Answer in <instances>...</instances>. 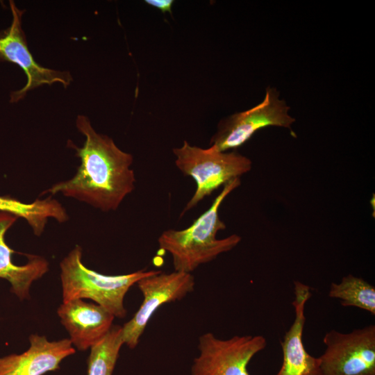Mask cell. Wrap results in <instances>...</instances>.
Masks as SVG:
<instances>
[{
  "mask_svg": "<svg viewBox=\"0 0 375 375\" xmlns=\"http://www.w3.org/2000/svg\"><path fill=\"white\" fill-rule=\"evenodd\" d=\"M76 126L85 139L81 147L68 142L80 160L76 174L41 195L61 194L103 212L115 211L135 189L133 157L111 138L97 133L87 116L78 115Z\"/></svg>",
  "mask_w": 375,
  "mask_h": 375,
  "instance_id": "cell-1",
  "label": "cell"
},
{
  "mask_svg": "<svg viewBox=\"0 0 375 375\" xmlns=\"http://www.w3.org/2000/svg\"><path fill=\"white\" fill-rule=\"evenodd\" d=\"M240 185V178L226 184L210 207L189 227L168 229L160 234L158 238L159 249L172 256L174 271L192 274L200 265L232 250L240 243L241 237L236 234L217 238L219 231L226 228V224L219 217V208L226 197Z\"/></svg>",
  "mask_w": 375,
  "mask_h": 375,
  "instance_id": "cell-2",
  "label": "cell"
},
{
  "mask_svg": "<svg viewBox=\"0 0 375 375\" xmlns=\"http://www.w3.org/2000/svg\"><path fill=\"white\" fill-rule=\"evenodd\" d=\"M62 302L89 299L115 317L126 315L124 299L129 288L156 270H139L121 275H105L86 267L82 262V248L76 245L60 264Z\"/></svg>",
  "mask_w": 375,
  "mask_h": 375,
  "instance_id": "cell-3",
  "label": "cell"
},
{
  "mask_svg": "<svg viewBox=\"0 0 375 375\" xmlns=\"http://www.w3.org/2000/svg\"><path fill=\"white\" fill-rule=\"evenodd\" d=\"M175 165L184 176L196 183V190L183 209L181 217L222 185L249 172L252 166L247 157L235 151H220L215 147L203 149L184 141L172 149Z\"/></svg>",
  "mask_w": 375,
  "mask_h": 375,
  "instance_id": "cell-4",
  "label": "cell"
},
{
  "mask_svg": "<svg viewBox=\"0 0 375 375\" xmlns=\"http://www.w3.org/2000/svg\"><path fill=\"white\" fill-rule=\"evenodd\" d=\"M326 347L318 357L322 375H375V326L342 333L335 329L323 338Z\"/></svg>",
  "mask_w": 375,
  "mask_h": 375,
  "instance_id": "cell-5",
  "label": "cell"
},
{
  "mask_svg": "<svg viewBox=\"0 0 375 375\" xmlns=\"http://www.w3.org/2000/svg\"><path fill=\"white\" fill-rule=\"evenodd\" d=\"M266 346L260 335L220 339L205 333L199 338V355L193 360L191 375H249V362Z\"/></svg>",
  "mask_w": 375,
  "mask_h": 375,
  "instance_id": "cell-6",
  "label": "cell"
},
{
  "mask_svg": "<svg viewBox=\"0 0 375 375\" xmlns=\"http://www.w3.org/2000/svg\"><path fill=\"white\" fill-rule=\"evenodd\" d=\"M278 96L275 88L268 87L263 101L259 104L222 119L210 140V145L220 151H227L240 147L264 127L290 128L295 119L288 114L290 108Z\"/></svg>",
  "mask_w": 375,
  "mask_h": 375,
  "instance_id": "cell-7",
  "label": "cell"
},
{
  "mask_svg": "<svg viewBox=\"0 0 375 375\" xmlns=\"http://www.w3.org/2000/svg\"><path fill=\"white\" fill-rule=\"evenodd\" d=\"M136 284L142 296V302L134 316L122 326L124 344L133 349L139 343L147 324L162 305L183 299L194 289L192 274L174 271L163 273L155 271L140 278Z\"/></svg>",
  "mask_w": 375,
  "mask_h": 375,
  "instance_id": "cell-8",
  "label": "cell"
},
{
  "mask_svg": "<svg viewBox=\"0 0 375 375\" xmlns=\"http://www.w3.org/2000/svg\"><path fill=\"white\" fill-rule=\"evenodd\" d=\"M9 5L12 18L10 26L0 31V61L18 65L27 78L23 88L10 93V103L18 102L28 91L42 85L59 83L69 86L73 80L69 72L47 68L35 60L22 26L25 10L18 8L13 1H9Z\"/></svg>",
  "mask_w": 375,
  "mask_h": 375,
  "instance_id": "cell-9",
  "label": "cell"
},
{
  "mask_svg": "<svg viewBox=\"0 0 375 375\" xmlns=\"http://www.w3.org/2000/svg\"><path fill=\"white\" fill-rule=\"evenodd\" d=\"M311 296L310 286L298 281L294 282L292 305L294 319L281 342L283 360L281 368L275 375H322L318 357L311 356L303 342L305 308Z\"/></svg>",
  "mask_w": 375,
  "mask_h": 375,
  "instance_id": "cell-10",
  "label": "cell"
},
{
  "mask_svg": "<svg viewBox=\"0 0 375 375\" xmlns=\"http://www.w3.org/2000/svg\"><path fill=\"white\" fill-rule=\"evenodd\" d=\"M61 323L68 331L72 343L77 349L91 348L110 331L115 317L102 306L74 299L58 309Z\"/></svg>",
  "mask_w": 375,
  "mask_h": 375,
  "instance_id": "cell-11",
  "label": "cell"
},
{
  "mask_svg": "<svg viewBox=\"0 0 375 375\" xmlns=\"http://www.w3.org/2000/svg\"><path fill=\"white\" fill-rule=\"evenodd\" d=\"M30 347L22 353L0 357V375H43L56 370L66 357L75 353L69 339L49 341L33 334Z\"/></svg>",
  "mask_w": 375,
  "mask_h": 375,
  "instance_id": "cell-12",
  "label": "cell"
},
{
  "mask_svg": "<svg viewBox=\"0 0 375 375\" xmlns=\"http://www.w3.org/2000/svg\"><path fill=\"white\" fill-rule=\"evenodd\" d=\"M17 217L0 212V278L7 280L11 285L12 292L20 299L29 296L32 283L42 277L49 270V262L43 257L29 255L24 265H16L12 262L14 252L5 241L6 231L13 225Z\"/></svg>",
  "mask_w": 375,
  "mask_h": 375,
  "instance_id": "cell-13",
  "label": "cell"
},
{
  "mask_svg": "<svg viewBox=\"0 0 375 375\" xmlns=\"http://www.w3.org/2000/svg\"><path fill=\"white\" fill-rule=\"evenodd\" d=\"M0 212L24 219L37 236L42 234L50 219L59 223H64L69 219L65 208L51 195L44 199L38 198L31 203L0 196Z\"/></svg>",
  "mask_w": 375,
  "mask_h": 375,
  "instance_id": "cell-14",
  "label": "cell"
},
{
  "mask_svg": "<svg viewBox=\"0 0 375 375\" xmlns=\"http://www.w3.org/2000/svg\"><path fill=\"white\" fill-rule=\"evenodd\" d=\"M328 295L339 299L342 306L356 307L375 315V288L362 278L349 274L340 283H332Z\"/></svg>",
  "mask_w": 375,
  "mask_h": 375,
  "instance_id": "cell-15",
  "label": "cell"
},
{
  "mask_svg": "<svg viewBox=\"0 0 375 375\" xmlns=\"http://www.w3.org/2000/svg\"><path fill=\"white\" fill-rule=\"evenodd\" d=\"M122 326H112L110 331L90 348L88 375H112L122 346Z\"/></svg>",
  "mask_w": 375,
  "mask_h": 375,
  "instance_id": "cell-16",
  "label": "cell"
},
{
  "mask_svg": "<svg viewBox=\"0 0 375 375\" xmlns=\"http://www.w3.org/2000/svg\"><path fill=\"white\" fill-rule=\"evenodd\" d=\"M145 2L162 12H172L173 0H146Z\"/></svg>",
  "mask_w": 375,
  "mask_h": 375,
  "instance_id": "cell-17",
  "label": "cell"
}]
</instances>
